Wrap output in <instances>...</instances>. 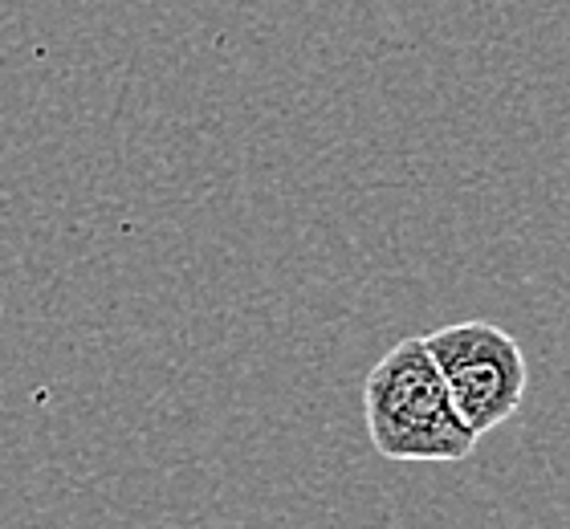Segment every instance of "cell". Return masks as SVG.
<instances>
[{
  "instance_id": "6da1fadb",
  "label": "cell",
  "mask_w": 570,
  "mask_h": 529,
  "mask_svg": "<svg viewBox=\"0 0 570 529\" xmlns=\"http://www.w3.org/2000/svg\"><path fill=\"white\" fill-rule=\"evenodd\" d=\"M367 440L395 464H456L481 435L461 420L424 339H400L363 383Z\"/></svg>"
},
{
  "instance_id": "7a4b0ae2",
  "label": "cell",
  "mask_w": 570,
  "mask_h": 529,
  "mask_svg": "<svg viewBox=\"0 0 570 529\" xmlns=\"http://www.w3.org/2000/svg\"><path fill=\"white\" fill-rule=\"evenodd\" d=\"M424 346L461 420L476 435L501 428L522 408L530 366H525L522 342L510 330L493 322H452L432 330Z\"/></svg>"
}]
</instances>
